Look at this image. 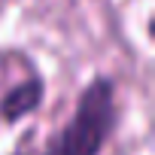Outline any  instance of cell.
<instances>
[{
    "instance_id": "obj_1",
    "label": "cell",
    "mask_w": 155,
    "mask_h": 155,
    "mask_svg": "<svg viewBox=\"0 0 155 155\" xmlns=\"http://www.w3.org/2000/svg\"><path fill=\"white\" fill-rule=\"evenodd\" d=\"M116 125H119L116 79L107 73H97L82 85L73 116L58 134H52L43 155H101L110 137L116 134Z\"/></svg>"
},
{
    "instance_id": "obj_2",
    "label": "cell",
    "mask_w": 155,
    "mask_h": 155,
    "mask_svg": "<svg viewBox=\"0 0 155 155\" xmlns=\"http://www.w3.org/2000/svg\"><path fill=\"white\" fill-rule=\"evenodd\" d=\"M43 104H46V79H43V73L34 70L21 82H15L12 88L0 94V122L12 128V125L31 119Z\"/></svg>"
}]
</instances>
